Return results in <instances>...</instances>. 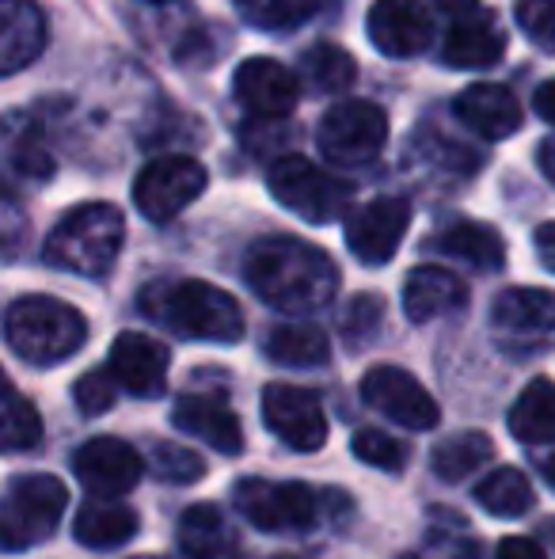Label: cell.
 Returning a JSON list of instances; mask_svg holds the SVG:
<instances>
[{
  "label": "cell",
  "instance_id": "cell-1",
  "mask_svg": "<svg viewBox=\"0 0 555 559\" xmlns=\"http://www.w3.org/2000/svg\"><path fill=\"white\" fill-rule=\"evenodd\" d=\"M244 282L270 309L309 317L335 301L339 266L324 248L301 236H263L244 255Z\"/></svg>",
  "mask_w": 555,
  "mask_h": 559
},
{
  "label": "cell",
  "instance_id": "cell-2",
  "mask_svg": "<svg viewBox=\"0 0 555 559\" xmlns=\"http://www.w3.org/2000/svg\"><path fill=\"white\" fill-rule=\"evenodd\" d=\"M137 309L153 324L168 328L179 338L194 343H240L248 332L244 309L221 286H209L202 278H160L141 289Z\"/></svg>",
  "mask_w": 555,
  "mask_h": 559
},
{
  "label": "cell",
  "instance_id": "cell-3",
  "mask_svg": "<svg viewBox=\"0 0 555 559\" xmlns=\"http://www.w3.org/2000/svg\"><path fill=\"white\" fill-rule=\"evenodd\" d=\"M4 338L20 361L50 369L69 361L88 343V320H84V312H76L73 305L58 301V297L31 294L8 305Z\"/></svg>",
  "mask_w": 555,
  "mask_h": 559
},
{
  "label": "cell",
  "instance_id": "cell-4",
  "mask_svg": "<svg viewBox=\"0 0 555 559\" xmlns=\"http://www.w3.org/2000/svg\"><path fill=\"white\" fill-rule=\"evenodd\" d=\"M126 240V222L111 202H84L73 206L53 233L46 236L43 259L58 271L81 274V278H104L114 266Z\"/></svg>",
  "mask_w": 555,
  "mask_h": 559
},
{
  "label": "cell",
  "instance_id": "cell-5",
  "mask_svg": "<svg viewBox=\"0 0 555 559\" xmlns=\"http://www.w3.org/2000/svg\"><path fill=\"white\" fill-rule=\"evenodd\" d=\"M69 507V491L50 472H23L12 476L0 507V537L4 552H23L53 537L61 525V514Z\"/></svg>",
  "mask_w": 555,
  "mask_h": 559
},
{
  "label": "cell",
  "instance_id": "cell-6",
  "mask_svg": "<svg viewBox=\"0 0 555 559\" xmlns=\"http://www.w3.org/2000/svg\"><path fill=\"white\" fill-rule=\"evenodd\" d=\"M267 187L278 206H286L289 214L304 217L312 225L335 222L350 206V187L342 179H335L331 171H324L319 164L304 160V156H281L270 168Z\"/></svg>",
  "mask_w": 555,
  "mask_h": 559
},
{
  "label": "cell",
  "instance_id": "cell-7",
  "mask_svg": "<svg viewBox=\"0 0 555 559\" xmlns=\"http://www.w3.org/2000/svg\"><path fill=\"white\" fill-rule=\"evenodd\" d=\"M232 502L244 514L248 525L263 533H309L319 522V502L324 495H316L309 484H270V479H240L232 487Z\"/></svg>",
  "mask_w": 555,
  "mask_h": 559
},
{
  "label": "cell",
  "instance_id": "cell-8",
  "mask_svg": "<svg viewBox=\"0 0 555 559\" xmlns=\"http://www.w3.org/2000/svg\"><path fill=\"white\" fill-rule=\"evenodd\" d=\"M388 141V115L377 104L365 99H347L335 104L331 111L319 118L316 145L339 168H362V164L377 160L381 148Z\"/></svg>",
  "mask_w": 555,
  "mask_h": 559
},
{
  "label": "cell",
  "instance_id": "cell-9",
  "mask_svg": "<svg viewBox=\"0 0 555 559\" xmlns=\"http://www.w3.org/2000/svg\"><path fill=\"white\" fill-rule=\"evenodd\" d=\"M206 191V168L194 156H156L134 183V206L153 225H168Z\"/></svg>",
  "mask_w": 555,
  "mask_h": 559
},
{
  "label": "cell",
  "instance_id": "cell-10",
  "mask_svg": "<svg viewBox=\"0 0 555 559\" xmlns=\"http://www.w3.org/2000/svg\"><path fill=\"white\" fill-rule=\"evenodd\" d=\"M362 400L373 412L400 423L403 430H415V435L434 430L437 419H442L437 400L422 389L415 373H408V369H400V366H373L370 373L362 377Z\"/></svg>",
  "mask_w": 555,
  "mask_h": 559
},
{
  "label": "cell",
  "instance_id": "cell-11",
  "mask_svg": "<svg viewBox=\"0 0 555 559\" xmlns=\"http://www.w3.org/2000/svg\"><path fill=\"white\" fill-rule=\"evenodd\" d=\"M263 423L281 445L297 453H316L327 442V412L319 396L301 384H267L263 389Z\"/></svg>",
  "mask_w": 555,
  "mask_h": 559
},
{
  "label": "cell",
  "instance_id": "cell-12",
  "mask_svg": "<svg viewBox=\"0 0 555 559\" xmlns=\"http://www.w3.org/2000/svg\"><path fill=\"white\" fill-rule=\"evenodd\" d=\"M408 225H411L408 199H396V194L373 199L347 217V248L354 251L358 263L385 266L396 255L403 236H408Z\"/></svg>",
  "mask_w": 555,
  "mask_h": 559
},
{
  "label": "cell",
  "instance_id": "cell-13",
  "mask_svg": "<svg viewBox=\"0 0 555 559\" xmlns=\"http://www.w3.org/2000/svg\"><path fill=\"white\" fill-rule=\"evenodd\" d=\"M73 476L81 487L99 499H119V495L134 491L145 476V461L134 445L122 438H92L73 453Z\"/></svg>",
  "mask_w": 555,
  "mask_h": 559
},
{
  "label": "cell",
  "instance_id": "cell-14",
  "mask_svg": "<svg viewBox=\"0 0 555 559\" xmlns=\"http://www.w3.org/2000/svg\"><path fill=\"white\" fill-rule=\"evenodd\" d=\"M491 328L506 346L533 350L555 332V294L533 286L503 289L491 305Z\"/></svg>",
  "mask_w": 555,
  "mask_h": 559
},
{
  "label": "cell",
  "instance_id": "cell-15",
  "mask_svg": "<svg viewBox=\"0 0 555 559\" xmlns=\"http://www.w3.org/2000/svg\"><path fill=\"white\" fill-rule=\"evenodd\" d=\"M232 92H237V104L252 118H263V122L286 118L301 99L297 76L275 58H248L232 76Z\"/></svg>",
  "mask_w": 555,
  "mask_h": 559
},
{
  "label": "cell",
  "instance_id": "cell-16",
  "mask_svg": "<svg viewBox=\"0 0 555 559\" xmlns=\"http://www.w3.org/2000/svg\"><path fill=\"white\" fill-rule=\"evenodd\" d=\"M111 366L114 381L122 384V392L134 400H156L168 384V366H171V354L164 343H156L153 335H141V332H122L111 343Z\"/></svg>",
  "mask_w": 555,
  "mask_h": 559
},
{
  "label": "cell",
  "instance_id": "cell-17",
  "mask_svg": "<svg viewBox=\"0 0 555 559\" xmlns=\"http://www.w3.org/2000/svg\"><path fill=\"white\" fill-rule=\"evenodd\" d=\"M365 27L385 58H415L430 46V15L419 0H377Z\"/></svg>",
  "mask_w": 555,
  "mask_h": 559
},
{
  "label": "cell",
  "instance_id": "cell-18",
  "mask_svg": "<svg viewBox=\"0 0 555 559\" xmlns=\"http://www.w3.org/2000/svg\"><path fill=\"white\" fill-rule=\"evenodd\" d=\"M171 423H176V430H183L186 438H198V442L214 445L221 456L244 453V427H240V419L232 415V407L225 404L221 396L191 392V396H183L176 404Z\"/></svg>",
  "mask_w": 555,
  "mask_h": 559
},
{
  "label": "cell",
  "instance_id": "cell-19",
  "mask_svg": "<svg viewBox=\"0 0 555 559\" xmlns=\"http://www.w3.org/2000/svg\"><path fill=\"white\" fill-rule=\"evenodd\" d=\"M506 53V35L491 12H464L442 43V61L453 69H487L498 66Z\"/></svg>",
  "mask_w": 555,
  "mask_h": 559
},
{
  "label": "cell",
  "instance_id": "cell-20",
  "mask_svg": "<svg viewBox=\"0 0 555 559\" xmlns=\"http://www.w3.org/2000/svg\"><path fill=\"white\" fill-rule=\"evenodd\" d=\"M468 305V286L445 266H415L403 282V317L411 324H434Z\"/></svg>",
  "mask_w": 555,
  "mask_h": 559
},
{
  "label": "cell",
  "instance_id": "cell-21",
  "mask_svg": "<svg viewBox=\"0 0 555 559\" xmlns=\"http://www.w3.org/2000/svg\"><path fill=\"white\" fill-rule=\"evenodd\" d=\"M426 248L434 255L445 259H460L472 271H503L506 266V240L498 236V228L483 225V222H445L434 236L426 240Z\"/></svg>",
  "mask_w": 555,
  "mask_h": 559
},
{
  "label": "cell",
  "instance_id": "cell-22",
  "mask_svg": "<svg viewBox=\"0 0 555 559\" xmlns=\"http://www.w3.org/2000/svg\"><path fill=\"white\" fill-rule=\"evenodd\" d=\"M457 118L487 141H506L521 126V104L506 84H472L457 96Z\"/></svg>",
  "mask_w": 555,
  "mask_h": 559
},
{
  "label": "cell",
  "instance_id": "cell-23",
  "mask_svg": "<svg viewBox=\"0 0 555 559\" xmlns=\"http://www.w3.org/2000/svg\"><path fill=\"white\" fill-rule=\"evenodd\" d=\"M179 552L186 559H237L240 556V537L232 530V522L225 518L221 507L214 502H194L183 510L176 525Z\"/></svg>",
  "mask_w": 555,
  "mask_h": 559
},
{
  "label": "cell",
  "instance_id": "cell-24",
  "mask_svg": "<svg viewBox=\"0 0 555 559\" xmlns=\"http://www.w3.org/2000/svg\"><path fill=\"white\" fill-rule=\"evenodd\" d=\"M46 15L31 0H0V69L20 73L43 53Z\"/></svg>",
  "mask_w": 555,
  "mask_h": 559
},
{
  "label": "cell",
  "instance_id": "cell-25",
  "mask_svg": "<svg viewBox=\"0 0 555 559\" xmlns=\"http://www.w3.org/2000/svg\"><path fill=\"white\" fill-rule=\"evenodd\" d=\"M141 530V518L122 502L111 499H88L73 518V537L81 540L92 552H111V548H122L126 540H134Z\"/></svg>",
  "mask_w": 555,
  "mask_h": 559
},
{
  "label": "cell",
  "instance_id": "cell-26",
  "mask_svg": "<svg viewBox=\"0 0 555 559\" xmlns=\"http://www.w3.org/2000/svg\"><path fill=\"white\" fill-rule=\"evenodd\" d=\"M4 164L15 179H27V183H46L53 176V156L35 118L20 111L4 118Z\"/></svg>",
  "mask_w": 555,
  "mask_h": 559
},
{
  "label": "cell",
  "instance_id": "cell-27",
  "mask_svg": "<svg viewBox=\"0 0 555 559\" xmlns=\"http://www.w3.org/2000/svg\"><path fill=\"white\" fill-rule=\"evenodd\" d=\"M510 435L521 445H552L555 442V381L536 377L526 384V392L518 396V404L510 407L506 419Z\"/></svg>",
  "mask_w": 555,
  "mask_h": 559
},
{
  "label": "cell",
  "instance_id": "cell-28",
  "mask_svg": "<svg viewBox=\"0 0 555 559\" xmlns=\"http://www.w3.org/2000/svg\"><path fill=\"white\" fill-rule=\"evenodd\" d=\"M267 358L286 369H319L331 358V343L316 324H278L263 343Z\"/></svg>",
  "mask_w": 555,
  "mask_h": 559
},
{
  "label": "cell",
  "instance_id": "cell-29",
  "mask_svg": "<svg viewBox=\"0 0 555 559\" xmlns=\"http://www.w3.org/2000/svg\"><path fill=\"white\" fill-rule=\"evenodd\" d=\"M495 456V442H491L483 430H460V435L445 438L430 453V472H434L442 484H460L472 472H480L483 464Z\"/></svg>",
  "mask_w": 555,
  "mask_h": 559
},
{
  "label": "cell",
  "instance_id": "cell-30",
  "mask_svg": "<svg viewBox=\"0 0 555 559\" xmlns=\"http://www.w3.org/2000/svg\"><path fill=\"white\" fill-rule=\"evenodd\" d=\"M475 502L487 510L491 518H503V522H514V518L529 514L536 502L533 495V484L521 468H495L491 476H483L475 484Z\"/></svg>",
  "mask_w": 555,
  "mask_h": 559
},
{
  "label": "cell",
  "instance_id": "cell-31",
  "mask_svg": "<svg viewBox=\"0 0 555 559\" xmlns=\"http://www.w3.org/2000/svg\"><path fill=\"white\" fill-rule=\"evenodd\" d=\"M232 4L260 31H297L324 15L335 0H232Z\"/></svg>",
  "mask_w": 555,
  "mask_h": 559
},
{
  "label": "cell",
  "instance_id": "cell-32",
  "mask_svg": "<svg viewBox=\"0 0 555 559\" xmlns=\"http://www.w3.org/2000/svg\"><path fill=\"white\" fill-rule=\"evenodd\" d=\"M301 66H304V81H309V88L324 92V96H342L358 76L354 58H350L342 46H331V43L312 46V50L304 53Z\"/></svg>",
  "mask_w": 555,
  "mask_h": 559
},
{
  "label": "cell",
  "instance_id": "cell-33",
  "mask_svg": "<svg viewBox=\"0 0 555 559\" xmlns=\"http://www.w3.org/2000/svg\"><path fill=\"white\" fill-rule=\"evenodd\" d=\"M0 442H4L8 453H27L43 442V419H38L35 404L27 396L8 384L4 389V430H0Z\"/></svg>",
  "mask_w": 555,
  "mask_h": 559
},
{
  "label": "cell",
  "instance_id": "cell-34",
  "mask_svg": "<svg viewBox=\"0 0 555 559\" xmlns=\"http://www.w3.org/2000/svg\"><path fill=\"white\" fill-rule=\"evenodd\" d=\"M148 464H153V476L160 479V484H171V487L198 484V479L206 476V461H202L194 449L176 445V442H156Z\"/></svg>",
  "mask_w": 555,
  "mask_h": 559
},
{
  "label": "cell",
  "instance_id": "cell-35",
  "mask_svg": "<svg viewBox=\"0 0 555 559\" xmlns=\"http://www.w3.org/2000/svg\"><path fill=\"white\" fill-rule=\"evenodd\" d=\"M350 453L358 456L362 464H370V468H381V472H403L408 468V445L396 442L393 435H385V430H358L354 438H350Z\"/></svg>",
  "mask_w": 555,
  "mask_h": 559
},
{
  "label": "cell",
  "instance_id": "cell-36",
  "mask_svg": "<svg viewBox=\"0 0 555 559\" xmlns=\"http://www.w3.org/2000/svg\"><path fill=\"white\" fill-rule=\"evenodd\" d=\"M381 320H385V301H381L377 294H358L354 301L342 309L339 332L347 338V346H365L377 338Z\"/></svg>",
  "mask_w": 555,
  "mask_h": 559
},
{
  "label": "cell",
  "instance_id": "cell-37",
  "mask_svg": "<svg viewBox=\"0 0 555 559\" xmlns=\"http://www.w3.org/2000/svg\"><path fill=\"white\" fill-rule=\"evenodd\" d=\"M119 389H122V384L114 381L111 366L92 369V373H84L81 381L73 384V404L81 407L84 415H104V412H111V407H114Z\"/></svg>",
  "mask_w": 555,
  "mask_h": 559
},
{
  "label": "cell",
  "instance_id": "cell-38",
  "mask_svg": "<svg viewBox=\"0 0 555 559\" xmlns=\"http://www.w3.org/2000/svg\"><path fill=\"white\" fill-rule=\"evenodd\" d=\"M518 27L536 46L555 50V0H518Z\"/></svg>",
  "mask_w": 555,
  "mask_h": 559
},
{
  "label": "cell",
  "instance_id": "cell-39",
  "mask_svg": "<svg viewBox=\"0 0 555 559\" xmlns=\"http://www.w3.org/2000/svg\"><path fill=\"white\" fill-rule=\"evenodd\" d=\"M495 556L498 559H548L533 537H503V545H498Z\"/></svg>",
  "mask_w": 555,
  "mask_h": 559
},
{
  "label": "cell",
  "instance_id": "cell-40",
  "mask_svg": "<svg viewBox=\"0 0 555 559\" xmlns=\"http://www.w3.org/2000/svg\"><path fill=\"white\" fill-rule=\"evenodd\" d=\"M533 243H536V259H541V266L555 274V222L536 228Z\"/></svg>",
  "mask_w": 555,
  "mask_h": 559
},
{
  "label": "cell",
  "instance_id": "cell-41",
  "mask_svg": "<svg viewBox=\"0 0 555 559\" xmlns=\"http://www.w3.org/2000/svg\"><path fill=\"white\" fill-rule=\"evenodd\" d=\"M533 107H536V115H541L544 122L555 126V81H544L541 88H536Z\"/></svg>",
  "mask_w": 555,
  "mask_h": 559
},
{
  "label": "cell",
  "instance_id": "cell-42",
  "mask_svg": "<svg viewBox=\"0 0 555 559\" xmlns=\"http://www.w3.org/2000/svg\"><path fill=\"white\" fill-rule=\"evenodd\" d=\"M536 164H541V171L555 183V138H552V141H544V145L536 148Z\"/></svg>",
  "mask_w": 555,
  "mask_h": 559
},
{
  "label": "cell",
  "instance_id": "cell-43",
  "mask_svg": "<svg viewBox=\"0 0 555 559\" xmlns=\"http://www.w3.org/2000/svg\"><path fill=\"white\" fill-rule=\"evenodd\" d=\"M437 8H445V12H457V15H464V12H472L475 8V0H434Z\"/></svg>",
  "mask_w": 555,
  "mask_h": 559
},
{
  "label": "cell",
  "instance_id": "cell-44",
  "mask_svg": "<svg viewBox=\"0 0 555 559\" xmlns=\"http://www.w3.org/2000/svg\"><path fill=\"white\" fill-rule=\"evenodd\" d=\"M541 472H544V484H548L552 491H555V453L548 456V461L541 464Z\"/></svg>",
  "mask_w": 555,
  "mask_h": 559
},
{
  "label": "cell",
  "instance_id": "cell-45",
  "mask_svg": "<svg viewBox=\"0 0 555 559\" xmlns=\"http://www.w3.org/2000/svg\"><path fill=\"white\" fill-rule=\"evenodd\" d=\"M544 537H548L552 548H555V518H548V522H544Z\"/></svg>",
  "mask_w": 555,
  "mask_h": 559
},
{
  "label": "cell",
  "instance_id": "cell-46",
  "mask_svg": "<svg viewBox=\"0 0 555 559\" xmlns=\"http://www.w3.org/2000/svg\"><path fill=\"white\" fill-rule=\"evenodd\" d=\"M275 559H301V556H275Z\"/></svg>",
  "mask_w": 555,
  "mask_h": 559
},
{
  "label": "cell",
  "instance_id": "cell-47",
  "mask_svg": "<svg viewBox=\"0 0 555 559\" xmlns=\"http://www.w3.org/2000/svg\"><path fill=\"white\" fill-rule=\"evenodd\" d=\"M400 559H419V556H415V552H408V556H400Z\"/></svg>",
  "mask_w": 555,
  "mask_h": 559
},
{
  "label": "cell",
  "instance_id": "cell-48",
  "mask_svg": "<svg viewBox=\"0 0 555 559\" xmlns=\"http://www.w3.org/2000/svg\"><path fill=\"white\" fill-rule=\"evenodd\" d=\"M148 4H168V0H148Z\"/></svg>",
  "mask_w": 555,
  "mask_h": 559
},
{
  "label": "cell",
  "instance_id": "cell-49",
  "mask_svg": "<svg viewBox=\"0 0 555 559\" xmlns=\"http://www.w3.org/2000/svg\"><path fill=\"white\" fill-rule=\"evenodd\" d=\"M134 559H153V556H134Z\"/></svg>",
  "mask_w": 555,
  "mask_h": 559
}]
</instances>
